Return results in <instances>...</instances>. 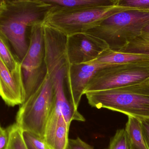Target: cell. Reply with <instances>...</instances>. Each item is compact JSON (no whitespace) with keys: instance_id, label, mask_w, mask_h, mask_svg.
<instances>
[{"instance_id":"30bf717a","label":"cell","mask_w":149,"mask_h":149,"mask_svg":"<svg viewBox=\"0 0 149 149\" xmlns=\"http://www.w3.org/2000/svg\"><path fill=\"white\" fill-rule=\"evenodd\" d=\"M109 65H111L95 61L80 64H69L65 81L70 95L69 102L74 110L78 111L81 96L93 75L97 71Z\"/></svg>"},{"instance_id":"5bb4252c","label":"cell","mask_w":149,"mask_h":149,"mask_svg":"<svg viewBox=\"0 0 149 149\" xmlns=\"http://www.w3.org/2000/svg\"><path fill=\"white\" fill-rule=\"evenodd\" d=\"M49 4L52 8H78L116 5V0H34Z\"/></svg>"},{"instance_id":"3957f363","label":"cell","mask_w":149,"mask_h":149,"mask_svg":"<svg viewBox=\"0 0 149 149\" xmlns=\"http://www.w3.org/2000/svg\"><path fill=\"white\" fill-rule=\"evenodd\" d=\"M149 24V10L129 8L105 18L87 31L104 41L112 50L119 51Z\"/></svg>"},{"instance_id":"5b68a950","label":"cell","mask_w":149,"mask_h":149,"mask_svg":"<svg viewBox=\"0 0 149 149\" xmlns=\"http://www.w3.org/2000/svg\"><path fill=\"white\" fill-rule=\"evenodd\" d=\"M129 8L116 5L78 8H52L45 16L43 23L68 36L87 32L105 18Z\"/></svg>"},{"instance_id":"cb8c5ba5","label":"cell","mask_w":149,"mask_h":149,"mask_svg":"<svg viewBox=\"0 0 149 149\" xmlns=\"http://www.w3.org/2000/svg\"><path fill=\"white\" fill-rule=\"evenodd\" d=\"M141 122L143 133L147 144V148L148 149H149V120H142Z\"/></svg>"},{"instance_id":"e0dca14e","label":"cell","mask_w":149,"mask_h":149,"mask_svg":"<svg viewBox=\"0 0 149 149\" xmlns=\"http://www.w3.org/2000/svg\"><path fill=\"white\" fill-rule=\"evenodd\" d=\"M9 43L0 31V57L11 71H15L21 66L20 62L12 53Z\"/></svg>"},{"instance_id":"9c48e42d","label":"cell","mask_w":149,"mask_h":149,"mask_svg":"<svg viewBox=\"0 0 149 149\" xmlns=\"http://www.w3.org/2000/svg\"><path fill=\"white\" fill-rule=\"evenodd\" d=\"M109 49L100 38L87 32L67 36L66 53L70 64H80L94 61Z\"/></svg>"},{"instance_id":"4fadbf2b","label":"cell","mask_w":149,"mask_h":149,"mask_svg":"<svg viewBox=\"0 0 149 149\" xmlns=\"http://www.w3.org/2000/svg\"><path fill=\"white\" fill-rule=\"evenodd\" d=\"M94 61L109 65L149 61V55L126 53L109 49Z\"/></svg>"},{"instance_id":"7a4b0ae2","label":"cell","mask_w":149,"mask_h":149,"mask_svg":"<svg viewBox=\"0 0 149 149\" xmlns=\"http://www.w3.org/2000/svg\"><path fill=\"white\" fill-rule=\"evenodd\" d=\"M88 104L149 120V78L132 85L85 94Z\"/></svg>"},{"instance_id":"ffe728a7","label":"cell","mask_w":149,"mask_h":149,"mask_svg":"<svg viewBox=\"0 0 149 149\" xmlns=\"http://www.w3.org/2000/svg\"><path fill=\"white\" fill-rule=\"evenodd\" d=\"M22 136L28 149H50L43 138L33 133L22 131Z\"/></svg>"},{"instance_id":"277c9868","label":"cell","mask_w":149,"mask_h":149,"mask_svg":"<svg viewBox=\"0 0 149 149\" xmlns=\"http://www.w3.org/2000/svg\"><path fill=\"white\" fill-rule=\"evenodd\" d=\"M45 45V61L47 73L50 76L55 90L56 106L64 113H69L72 107L64 89L69 63L66 53L67 36L58 30L43 24Z\"/></svg>"},{"instance_id":"44dd1931","label":"cell","mask_w":149,"mask_h":149,"mask_svg":"<svg viewBox=\"0 0 149 149\" xmlns=\"http://www.w3.org/2000/svg\"><path fill=\"white\" fill-rule=\"evenodd\" d=\"M116 5L134 9L149 10V0H116Z\"/></svg>"},{"instance_id":"ac0fdd59","label":"cell","mask_w":149,"mask_h":149,"mask_svg":"<svg viewBox=\"0 0 149 149\" xmlns=\"http://www.w3.org/2000/svg\"><path fill=\"white\" fill-rule=\"evenodd\" d=\"M9 134L7 149H28L22 136V131L15 123L7 128Z\"/></svg>"},{"instance_id":"7402d4cb","label":"cell","mask_w":149,"mask_h":149,"mask_svg":"<svg viewBox=\"0 0 149 149\" xmlns=\"http://www.w3.org/2000/svg\"><path fill=\"white\" fill-rule=\"evenodd\" d=\"M68 149H94L89 144L82 141L79 137L69 139Z\"/></svg>"},{"instance_id":"9a60e30c","label":"cell","mask_w":149,"mask_h":149,"mask_svg":"<svg viewBox=\"0 0 149 149\" xmlns=\"http://www.w3.org/2000/svg\"><path fill=\"white\" fill-rule=\"evenodd\" d=\"M125 130L132 149H148L143 133L141 120L128 116Z\"/></svg>"},{"instance_id":"ba28073f","label":"cell","mask_w":149,"mask_h":149,"mask_svg":"<svg viewBox=\"0 0 149 149\" xmlns=\"http://www.w3.org/2000/svg\"><path fill=\"white\" fill-rule=\"evenodd\" d=\"M30 28L28 50L20 62L26 93L25 100L37 88L47 73L43 22L35 24Z\"/></svg>"},{"instance_id":"7c38bea8","label":"cell","mask_w":149,"mask_h":149,"mask_svg":"<svg viewBox=\"0 0 149 149\" xmlns=\"http://www.w3.org/2000/svg\"><path fill=\"white\" fill-rule=\"evenodd\" d=\"M70 124L56 106L50 115L44 135L50 149H68Z\"/></svg>"},{"instance_id":"d6986e66","label":"cell","mask_w":149,"mask_h":149,"mask_svg":"<svg viewBox=\"0 0 149 149\" xmlns=\"http://www.w3.org/2000/svg\"><path fill=\"white\" fill-rule=\"evenodd\" d=\"M108 149H132L125 129L118 130L110 139Z\"/></svg>"},{"instance_id":"484cf974","label":"cell","mask_w":149,"mask_h":149,"mask_svg":"<svg viewBox=\"0 0 149 149\" xmlns=\"http://www.w3.org/2000/svg\"><path fill=\"white\" fill-rule=\"evenodd\" d=\"M4 5V3L2 1H0V12H1V10L3 8Z\"/></svg>"},{"instance_id":"2e32d148","label":"cell","mask_w":149,"mask_h":149,"mask_svg":"<svg viewBox=\"0 0 149 149\" xmlns=\"http://www.w3.org/2000/svg\"><path fill=\"white\" fill-rule=\"evenodd\" d=\"M119 51L149 55V24L143 28L138 36Z\"/></svg>"},{"instance_id":"8992f818","label":"cell","mask_w":149,"mask_h":149,"mask_svg":"<svg viewBox=\"0 0 149 149\" xmlns=\"http://www.w3.org/2000/svg\"><path fill=\"white\" fill-rule=\"evenodd\" d=\"M56 106L54 87L46 73L37 88L21 104L16 123L22 131L31 132L43 139L46 123Z\"/></svg>"},{"instance_id":"6da1fadb","label":"cell","mask_w":149,"mask_h":149,"mask_svg":"<svg viewBox=\"0 0 149 149\" xmlns=\"http://www.w3.org/2000/svg\"><path fill=\"white\" fill-rule=\"evenodd\" d=\"M52 8L38 1L4 3L0 12V31L12 46L19 62L29 47L26 39L27 29L35 24L43 22Z\"/></svg>"},{"instance_id":"d4e9b609","label":"cell","mask_w":149,"mask_h":149,"mask_svg":"<svg viewBox=\"0 0 149 149\" xmlns=\"http://www.w3.org/2000/svg\"><path fill=\"white\" fill-rule=\"evenodd\" d=\"M4 3H8L16 2L25 1H32L34 0H0Z\"/></svg>"},{"instance_id":"8fae6325","label":"cell","mask_w":149,"mask_h":149,"mask_svg":"<svg viewBox=\"0 0 149 149\" xmlns=\"http://www.w3.org/2000/svg\"><path fill=\"white\" fill-rule=\"evenodd\" d=\"M0 96L9 106L21 105L26 98L21 66L12 72L0 57Z\"/></svg>"},{"instance_id":"52a82bcc","label":"cell","mask_w":149,"mask_h":149,"mask_svg":"<svg viewBox=\"0 0 149 149\" xmlns=\"http://www.w3.org/2000/svg\"><path fill=\"white\" fill-rule=\"evenodd\" d=\"M149 78V61L111 65L97 71L84 91L86 93L121 87Z\"/></svg>"},{"instance_id":"603a6c76","label":"cell","mask_w":149,"mask_h":149,"mask_svg":"<svg viewBox=\"0 0 149 149\" xmlns=\"http://www.w3.org/2000/svg\"><path fill=\"white\" fill-rule=\"evenodd\" d=\"M9 143V134L7 128L0 125V149H7Z\"/></svg>"},{"instance_id":"4316f807","label":"cell","mask_w":149,"mask_h":149,"mask_svg":"<svg viewBox=\"0 0 149 149\" xmlns=\"http://www.w3.org/2000/svg\"></svg>"}]
</instances>
